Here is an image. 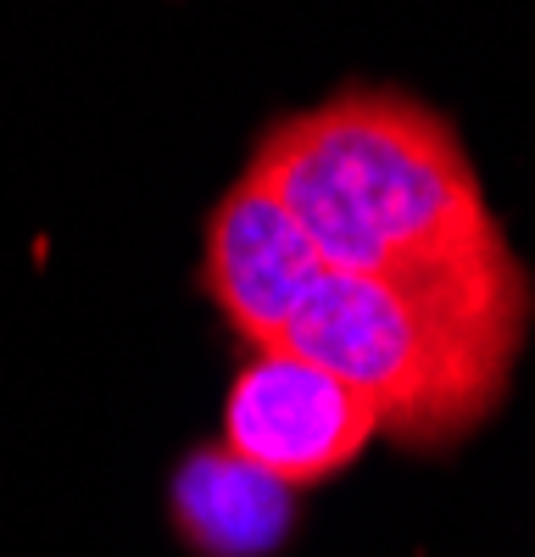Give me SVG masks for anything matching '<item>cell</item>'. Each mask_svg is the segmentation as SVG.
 Masks as SVG:
<instances>
[{
	"instance_id": "cell-2",
	"label": "cell",
	"mask_w": 535,
	"mask_h": 557,
	"mask_svg": "<svg viewBox=\"0 0 535 557\" xmlns=\"http://www.w3.org/2000/svg\"><path fill=\"white\" fill-rule=\"evenodd\" d=\"M530 330V278L519 257L346 273L324 268L279 351L340 374L380 412V435L435 446L469 435L502 401L508 368Z\"/></svg>"
},
{
	"instance_id": "cell-5",
	"label": "cell",
	"mask_w": 535,
	"mask_h": 557,
	"mask_svg": "<svg viewBox=\"0 0 535 557\" xmlns=\"http://www.w3.org/2000/svg\"><path fill=\"white\" fill-rule=\"evenodd\" d=\"M290 519V485L229 446H201L173 474V524L201 557H274Z\"/></svg>"
},
{
	"instance_id": "cell-4",
	"label": "cell",
	"mask_w": 535,
	"mask_h": 557,
	"mask_svg": "<svg viewBox=\"0 0 535 557\" xmlns=\"http://www.w3.org/2000/svg\"><path fill=\"white\" fill-rule=\"evenodd\" d=\"M324 251L262 178H240L207 218L201 290L251 351H279L301 296L319 285Z\"/></svg>"
},
{
	"instance_id": "cell-1",
	"label": "cell",
	"mask_w": 535,
	"mask_h": 557,
	"mask_svg": "<svg viewBox=\"0 0 535 557\" xmlns=\"http://www.w3.org/2000/svg\"><path fill=\"white\" fill-rule=\"evenodd\" d=\"M246 173L346 273H424L508 257V235L458 128L401 89H340L324 107L279 117Z\"/></svg>"
},
{
	"instance_id": "cell-3",
	"label": "cell",
	"mask_w": 535,
	"mask_h": 557,
	"mask_svg": "<svg viewBox=\"0 0 535 557\" xmlns=\"http://www.w3.org/2000/svg\"><path fill=\"white\" fill-rule=\"evenodd\" d=\"M374 435V401L296 351H257L223 401V446L251 457L290 491L335 480L369 451Z\"/></svg>"
}]
</instances>
